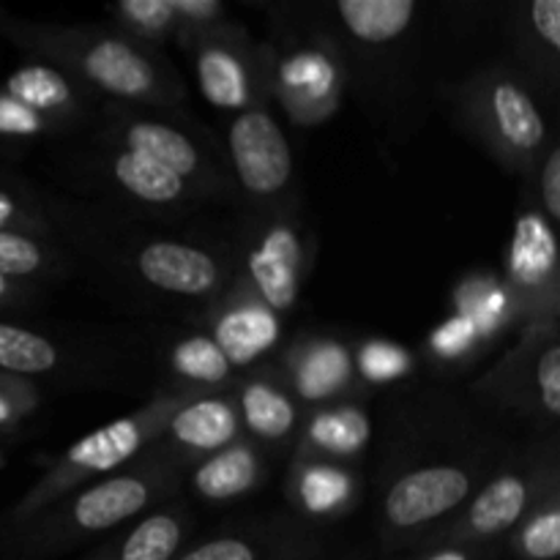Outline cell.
<instances>
[{
  "mask_svg": "<svg viewBox=\"0 0 560 560\" xmlns=\"http://www.w3.org/2000/svg\"><path fill=\"white\" fill-rule=\"evenodd\" d=\"M69 58L85 80L113 96L151 102L167 91L156 60L129 38L107 36V33L80 36L69 44Z\"/></svg>",
  "mask_w": 560,
  "mask_h": 560,
  "instance_id": "6da1fadb",
  "label": "cell"
},
{
  "mask_svg": "<svg viewBox=\"0 0 560 560\" xmlns=\"http://www.w3.org/2000/svg\"><path fill=\"white\" fill-rule=\"evenodd\" d=\"M230 156L235 175L252 197H273L288 186L293 175L284 131L260 107H249L230 124Z\"/></svg>",
  "mask_w": 560,
  "mask_h": 560,
  "instance_id": "7a4b0ae2",
  "label": "cell"
},
{
  "mask_svg": "<svg viewBox=\"0 0 560 560\" xmlns=\"http://www.w3.org/2000/svg\"><path fill=\"white\" fill-rule=\"evenodd\" d=\"M470 476L457 465H432L405 474L386 495V520L399 530L443 517L468 498Z\"/></svg>",
  "mask_w": 560,
  "mask_h": 560,
  "instance_id": "3957f363",
  "label": "cell"
},
{
  "mask_svg": "<svg viewBox=\"0 0 560 560\" xmlns=\"http://www.w3.org/2000/svg\"><path fill=\"white\" fill-rule=\"evenodd\" d=\"M148 284L175 295H208L219 284V262L208 252L175 241H153L137 255Z\"/></svg>",
  "mask_w": 560,
  "mask_h": 560,
  "instance_id": "277c9868",
  "label": "cell"
},
{
  "mask_svg": "<svg viewBox=\"0 0 560 560\" xmlns=\"http://www.w3.org/2000/svg\"><path fill=\"white\" fill-rule=\"evenodd\" d=\"M485 115L492 135L514 156H534L547 140V124L541 109L520 82L495 80L487 88Z\"/></svg>",
  "mask_w": 560,
  "mask_h": 560,
  "instance_id": "5b68a950",
  "label": "cell"
},
{
  "mask_svg": "<svg viewBox=\"0 0 560 560\" xmlns=\"http://www.w3.org/2000/svg\"><path fill=\"white\" fill-rule=\"evenodd\" d=\"M151 503V487L137 476H113L88 487L74 498L69 514V534H102L126 523Z\"/></svg>",
  "mask_w": 560,
  "mask_h": 560,
  "instance_id": "8992f818",
  "label": "cell"
},
{
  "mask_svg": "<svg viewBox=\"0 0 560 560\" xmlns=\"http://www.w3.org/2000/svg\"><path fill=\"white\" fill-rule=\"evenodd\" d=\"M249 271L271 310H290L299 299L301 241L288 228H277L252 252Z\"/></svg>",
  "mask_w": 560,
  "mask_h": 560,
  "instance_id": "52a82bcc",
  "label": "cell"
},
{
  "mask_svg": "<svg viewBox=\"0 0 560 560\" xmlns=\"http://www.w3.org/2000/svg\"><path fill=\"white\" fill-rule=\"evenodd\" d=\"M509 268L517 288L528 293L550 288L558 271L556 230L541 213H523L514 224Z\"/></svg>",
  "mask_w": 560,
  "mask_h": 560,
  "instance_id": "ba28073f",
  "label": "cell"
},
{
  "mask_svg": "<svg viewBox=\"0 0 560 560\" xmlns=\"http://www.w3.org/2000/svg\"><path fill=\"white\" fill-rule=\"evenodd\" d=\"M145 438L148 430L142 419L113 421L74 443L66 454L63 465L71 474H104V470L118 468L126 459L135 457Z\"/></svg>",
  "mask_w": 560,
  "mask_h": 560,
  "instance_id": "9c48e42d",
  "label": "cell"
},
{
  "mask_svg": "<svg viewBox=\"0 0 560 560\" xmlns=\"http://www.w3.org/2000/svg\"><path fill=\"white\" fill-rule=\"evenodd\" d=\"M197 80L213 107L241 109L249 102V71L233 44L208 42L197 52Z\"/></svg>",
  "mask_w": 560,
  "mask_h": 560,
  "instance_id": "30bf717a",
  "label": "cell"
},
{
  "mask_svg": "<svg viewBox=\"0 0 560 560\" xmlns=\"http://www.w3.org/2000/svg\"><path fill=\"white\" fill-rule=\"evenodd\" d=\"M124 142L126 151L162 164L178 178L186 180L200 173V151L189 137L180 135L173 126L156 124V120H131L124 126Z\"/></svg>",
  "mask_w": 560,
  "mask_h": 560,
  "instance_id": "8fae6325",
  "label": "cell"
},
{
  "mask_svg": "<svg viewBox=\"0 0 560 560\" xmlns=\"http://www.w3.org/2000/svg\"><path fill=\"white\" fill-rule=\"evenodd\" d=\"M525 509H528V485L520 476H501L476 498L463 530L479 539L501 536L520 523Z\"/></svg>",
  "mask_w": 560,
  "mask_h": 560,
  "instance_id": "7c38bea8",
  "label": "cell"
},
{
  "mask_svg": "<svg viewBox=\"0 0 560 560\" xmlns=\"http://www.w3.org/2000/svg\"><path fill=\"white\" fill-rule=\"evenodd\" d=\"M416 9V0H342L337 5L350 36L366 44H388L402 36Z\"/></svg>",
  "mask_w": 560,
  "mask_h": 560,
  "instance_id": "4fadbf2b",
  "label": "cell"
},
{
  "mask_svg": "<svg viewBox=\"0 0 560 560\" xmlns=\"http://www.w3.org/2000/svg\"><path fill=\"white\" fill-rule=\"evenodd\" d=\"M238 432L235 410L222 399H200L178 410L170 424V435L195 452H217L228 446Z\"/></svg>",
  "mask_w": 560,
  "mask_h": 560,
  "instance_id": "5bb4252c",
  "label": "cell"
},
{
  "mask_svg": "<svg viewBox=\"0 0 560 560\" xmlns=\"http://www.w3.org/2000/svg\"><path fill=\"white\" fill-rule=\"evenodd\" d=\"M113 175L131 197L151 206H170V202L184 200L186 180L175 173L164 170L162 164L140 156V153L120 151L113 159Z\"/></svg>",
  "mask_w": 560,
  "mask_h": 560,
  "instance_id": "9a60e30c",
  "label": "cell"
},
{
  "mask_svg": "<svg viewBox=\"0 0 560 560\" xmlns=\"http://www.w3.org/2000/svg\"><path fill=\"white\" fill-rule=\"evenodd\" d=\"M5 96L20 102L22 107L33 109L36 115L63 113L74 104V88L58 69L31 63L16 69L5 80Z\"/></svg>",
  "mask_w": 560,
  "mask_h": 560,
  "instance_id": "2e32d148",
  "label": "cell"
},
{
  "mask_svg": "<svg viewBox=\"0 0 560 560\" xmlns=\"http://www.w3.org/2000/svg\"><path fill=\"white\" fill-rule=\"evenodd\" d=\"M184 545V523L175 514H151L126 534L118 550L96 560H175Z\"/></svg>",
  "mask_w": 560,
  "mask_h": 560,
  "instance_id": "e0dca14e",
  "label": "cell"
},
{
  "mask_svg": "<svg viewBox=\"0 0 560 560\" xmlns=\"http://www.w3.org/2000/svg\"><path fill=\"white\" fill-rule=\"evenodd\" d=\"M257 481V457L249 448H230L208 459L195 474V487L208 501H230L244 495Z\"/></svg>",
  "mask_w": 560,
  "mask_h": 560,
  "instance_id": "ac0fdd59",
  "label": "cell"
},
{
  "mask_svg": "<svg viewBox=\"0 0 560 560\" xmlns=\"http://www.w3.org/2000/svg\"><path fill=\"white\" fill-rule=\"evenodd\" d=\"M241 408H244V419L255 435L266 438V441H282L295 430V405L288 394L279 388L266 386V383H252L246 386L244 397H241Z\"/></svg>",
  "mask_w": 560,
  "mask_h": 560,
  "instance_id": "d6986e66",
  "label": "cell"
},
{
  "mask_svg": "<svg viewBox=\"0 0 560 560\" xmlns=\"http://www.w3.org/2000/svg\"><path fill=\"white\" fill-rule=\"evenodd\" d=\"M58 361V348L47 337L0 323V370L11 375H44L55 370Z\"/></svg>",
  "mask_w": 560,
  "mask_h": 560,
  "instance_id": "ffe728a7",
  "label": "cell"
},
{
  "mask_svg": "<svg viewBox=\"0 0 560 560\" xmlns=\"http://www.w3.org/2000/svg\"><path fill=\"white\" fill-rule=\"evenodd\" d=\"M312 441L331 454H353L370 438V424L359 410H334L312 424Z\"/></svg>",
  "mask_w": 560,
  "mask_h": 560,
  "instance_id": "44dd1931",
  "label": "cell"
},
{
  "mask_svg": "<svg viewBox=\"0 0 560 560\" xmlns=\"http://www.w3.org/2000/svg\"><path fill=\"white\" fill-rule=\"evenodd\" d=\"M175 366H178L180 375L191 377L197 383H219L228 377L230 359L217 342L195 337L189 342L178 345V350H175Z\"/></svg>",
  "mask_w": 560,
  "mask_h": 560,
  "instance_id": "7402d4cb",
  "label": "cell"
},
{
  "mask_svg": "<svg viewBox=\"0 0 560 560\" xmlns=\"http://www.w3.org/2000/svg\"><path fill=\"white\" fill-rule=\"evenodd\" d=\"M219 337H222L219 348L224 350V355L246 361L252 353H257V350L271 342V326L257 312H238V315L224 323Z\"/></svg>",
  "mask_w": 560,
  "mask_h": 560,
  "instance_id": "603a6c76",
  "label": "cell"
},
{
  "mask_svg": "<svg viewBox=\"0 0 560 560\" xmlns=\"http://www.w3.org/2000/svg\"><path fill=\"white\" fill-rule=\"evenodd\" d=\"M47 268L42 244L25 233H0V277L25 279Z\"/></svg>",
  "mask_w": 560,
  "mask_h": 560,
  "instance_id": "cb8c5ba5",
  "label": "cell"
},
{
  "mask_svg": "<svg viewBox=\"0 0 560 560\" xmlns=\"http://www.w3.org/2000/svg\"><path fill=\"white\" fill-rule=\"evenodd\" d=\"M115 14L145 36H159V33L170 31L175 22H180L173 0H126V3L115 5Z\"/></svg>",
  "mask_w": 560,
  "mask_h": 560,
  "instance_id": "d4e9b609",
  "label": "cell"
},
{
  "mask_svg": "<svg viewBox=\"0 0 560 560\" xmlns=\"http://www.w3.org/2000/svg\"><path fill=\"white\" fill-rule=\"evenodd\" d=\"M525 558L530 560H556L560 556V517L556 509L539 514L520 539Z\"/></svg>",
  "mask_w": 560,
  "mask_h": 560,
  "instance_id": "484cf974",
  "label": "cell"
},
{
  "mask_svg": "<svg viewBox=\"0 0 560 560\" xmlns=\"http://www.w3.org/2000/svg\"><path fill=\"white\" fill-rule=\"evenodd\" d=\"M536 394L547 416H560V348L550 345L536 361Z\"/></svg>",
  "mask_w": 560,
  "mask_h": 560,
  "instance_id": "4316f807",
  "label": "cell"
},
{
  "mask_svg": "<svg viewBox=\"0 0 560 560\" xmlns=\"http://www.w3.org/2000/svg\"><path fill=\"white\" fill-rule=\"evenodd\" d=\"M178 560H260V552L246 539L222 536V539H211L195 550L184 552Z\"/></svg>",
  "mask_w": 560,
  "mask_h": 560,
  "instance_id": "83f0119b",
  "label": "cell"
},
{
  "mask_svg": "<svg viewBox=\"0 0 560 560\" xmlns=\"http://www.w3.org/2000/svg\"><path fill=\"white\" fill-rule=\"evenodd\" d=\"M342 372H345V359L339 353H334V350H328V353H320L310 364V370H306V377H304V388L310 392V397H320L323 392H331V388L337 386Z\"/></svg>",
  "mask_w": 560,
  "mask_h": 560,
  "instance_id": "f1b7e54d",
  "label": "cell"
},
{
  "mask_svg": "<svg viewBox=\"0 0 560 560\" xmlns=\"http://www.w3.org/2000/svg\"><path fill=\"white\" fill-rule=\"evenodd\" d=\"M44 129V118L33 109L22 107L11 96L0 93V135H38Z\"/></svg>",
  "mask_w": 560,
  "mask_h": 560,
  "instance_id": "f546056e",
  "label": "cell"
},
{
  "mask_svg": "<svg viewBox=\"0 0 560 560\" xmlns=\"http://www.w3.org/2000/svg\"><path fill=\"white\" fill-rule=\"evenodd\" d=\"M530 25L539 42H545L552 52L560 49V0H534L528 5Z\"/></svg>",
  "mask_w": 560,
  "mask_h": 560,
  "instance_id": "4dcf8cb0",
  "label": "cell"
},
{
  "mask_svg": "<svg viewBox=\"0 0 560 560\" xmlns=\"http://www.w3.org/2000/svg\"><path fill=\"white\" fill-rule=\"evenodd\" d=\"M25 392L9 377H0V432L11 430L20 421V416L25 413Z\"/></svg>",
  "mask_w": 560,
  "mask_h": 560,
  "instance_id": "1f68e13d",
  "label": "cell"
},
{
  "mask_svg": "<svg viewBox=\"0 0 560 560\" xmlns=\"http://www.w3.org/2000/svg\"><path fill=\"white\" fill-rule=\"evenodd\" d=\"M541 200H545L547 213H550L552 222L560 219V151H550L547 156L545 170H541Z\"/></svg>",
  "mask_w": 560,
  "mask_h": 560,
  "instance_id": "d6a6232c",
  "label": "cell"
},
{
  "mask_svg": "<svg viewBox=\"0 0 560 560\" xmlns=\"http://www.w3.org/2000/svg\"><path fill=\"white\" fill-rule=\"evenodd\" d=\"M304 492H306V501H310V506L320 509V506H331V503H337L339 498H342V481H339V476L334 474H320L315 476V479H310L304 485Z\"/></svg>",
  "mask_w": 560,
  "mask_h": 560,
  "instance_id": "836d02e7",
  "label": "cell"
},
{
  "mask_svg": "<svg viewBox=\"0 0 560 560\" xmlns=\"http://www.w3.org/2000/svg\"><path fill=\"white\" fill-rule=\"evenodd\" d=\"M31 228L33 222L27 219L25 206L14 195L0 189V233H25Z\"/></svg>",
  "mask_w": 560,
  "mask_h": 560,
  "instance_id": "e575fe53",
  "label": "cell"
},
{
  "mask_svg": "<svg viewBox=\"0 0 560 560\" xmlns=\"http://www.w3.org/2000/svg\"><path fill=\"white\" fill-rule=\"evenodd\" d=\"M173 3H175V14H178V20L208 22L217 14H222V5H219L217 0H173Z\"/></svg>",
  "mask_w": 560,
  "mask_h": 560,
  "instance_id": "d590c367",
  "label": "cell"
},
{
  "mask_svg": "<svg viewBox=\"0 0 560 560\" xmlns=\"http://www.w3.org/2000/svg\"><path fill=\"white\" fill-rule=\"evenodd\" d=\"M16 282H11V279L0 277V306H9L11 301H16Z\"/></svg>",
  "mask_w": 560,
  "mask_h": 560,
  "instance_id": "8d00e7d4",
  "label": "cell"
},
{
  "mask_svg": "<svg viewBox=\"0 0 560 560\" xmlns=\"http://www.w3.org/2000/svg\"><path fill=\"white\" fill-rule=\"evenodd\" d=\"M427 560H474V556L465 550H441L435 556H430Z\"/></svg>",
  "mask_w": 560,
  "mask_h": 560,
  "instance_id": "74e56055",
  "label": "cell"
}]
</instances>
